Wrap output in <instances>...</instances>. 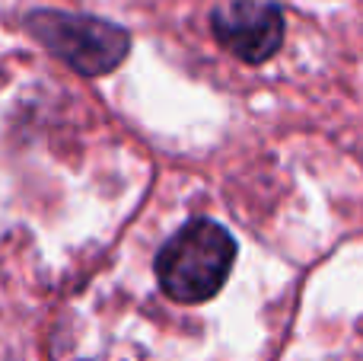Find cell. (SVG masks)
<instances>
[{
    "mask_svg": "<svg viewBox=\"0 0 363 361\" xmlns=\"http://www.w3.org/2000/svg\"><path fill=\"white\" fill-rule=\"evenodd\" d=\"M213 38L245 64H262L284 45V13L271 0H226L211 13Z\"/></svg>",
    "mask_w": 363,
    "mask_h": 361,
    "instance_id": "cell-3",
    "label": "cell"
},
{
    "mask_svg": "<svg viewBox=\"0 0 363 361\" xmlns=\"http://www.w3.org/2000/svg\"><path fill=\"white\" fill-rule=\"evenodd\" d=\"M26 29L64 64L86 77H99L115 70L128 58L131 36L121 26L106 23L83 13L35 10L26 19Z\"/></svg>",
    "mask_w": 363,
    "mask_h": 361,
    "instance_id": "cell-2",
    "label": "cell"
},
{
    "mask_svg": "<svg viewBox=\"0 0 363 361\" xmlns=\"http://www.w3.org/2000/svg\"><path fill=\"white\" fill-rule=\"evenodd\" d=\"M236 262V240L217 221L194 217L157 253L160 288L179 304H204L223 288Z\"/></svg>",
    "mask_w": 363,
    "mask_h": 361,
    "instance_id": "cell-1",
    "label": "cell"
}]
</instances>
